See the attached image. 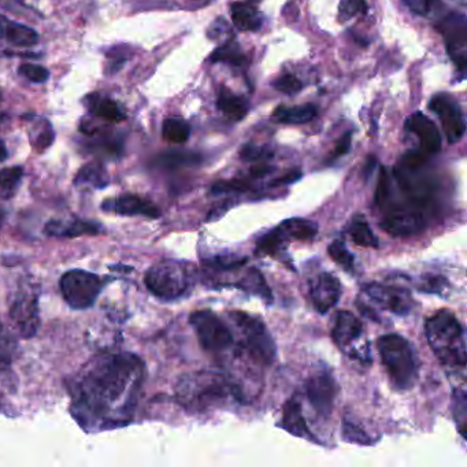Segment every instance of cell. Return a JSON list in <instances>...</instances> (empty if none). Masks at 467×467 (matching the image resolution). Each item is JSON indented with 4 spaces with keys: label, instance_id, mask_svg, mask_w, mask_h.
<instances>
[{
    "label": "cell",
    "instance_id": "1",
    "mask_svg": "<svg viewBox=\"0 0 467 467\" xmlns=\"http://www.w3.org/2000/svg\"><path fill=\"white\" fill-rule=\"evenodd\" d=\"M144 374L143 360L130 352L92 358L67 382L73 417L88 431L128 425L138 407Z\"/></svg>",
    "mask_w": 467,
    "mask_h": 467
},
{
    "label": "cell",
    "instance_id": "2",
    "mask_svg": "<svg viewBox=\"0 0 467 467\" xmlns=\"http://www.w3.org/2000/svg\"><path fill=\"white\" fill-rule=\"evenodd\" d=\"M176 396L180 404L190 411H204L225 406L229 400L242 401L239 388L215 371H193L177 382Z\"/></svg>",
    "mask_w": 467,
    "mask_h": 467
},
{
    "label": "cell",
    "instance_id": "3",
    "mask_svg": "<svg viewBox=\"0 0 467 467\" xmlns=\"http://www.w3.org/2000/svg\"><path fill=\"white\" fill-rule=\"evenodd\" d=\"M426 337L433 354L447 366H466V335L455 314L440 310L426 321Z\"/></svg>",
    "mask_w": 467,
    "mask_h": 467
},
{
    "label": "cell",
    "instance_id": "4",
    "mask_svg": "<svg viewBox=\"0 0 467 467\" xmlns=\"http://www.w3.org/2000/svg\"><path fill=\"white\" fill-rule=\"evenodd\" d=\"M147 289L163 302L182 299L195 284V272L185 262L163 259L150 267L144 277Z\"/></svg>",
    "mask_w": 467,
    "mask_h": 467
},
{
    "label": "cell",
    "instance_id": "5",
    "mask_svg": "<svg viewBox=\"0 0 467 467\" xmlns=\"http://www.w3.org/2000/svg\"><path fill=\"white\" fill-rule=\"evenodd\" d=\"M381 362L399 389H410L418 379L417 362L411 344L403 336L389 333L377 341Z\"/></svg>",
    "mask_w": 467,
    "mask_h": 467
},
{
    "label": "cell",
    "instance_id": "6",
    "mask_svg": "<svg viewBox=\"0 0 467 467\" xmlns=\"http://www.w3.org/2000/svg\"><path fill=\"white\" fill-rule=\"evenodd\" d=\"M39 284L32 278H24L10 297V319L21 337H34L39 330Z\"/></svg>",
    "mask_w": 467,
    "mask_h": 467
},
{
    "label": "cell",
    "instance_id": "7",
    "mask_svg": "<svg viewBox=\"0 0 467 467\" xmlns=\"http://www.w3.org/2000/svg\"><path fill=\"white\" fill-rule=\"evenodd\" d=\"M231 318L242 332V344L248 355L261 365H272L275 359V344L264 321L243 311H234Z\"/></svg>",
    "mask_w": 467,
    "mask_h": 467
},
{
    "label": "cell",
    "instance_id": "8",
    "mask_svg": "<svg viewBox=\"0 0 467 467\" xmlns=\"http://www.w3.org/2000/svg\"><path fill=\"white\" fill-rule=\"evenodd\" d=\"M103 285L105 283L99 275L81 269L65 273L59 281L62 296L75 310L92 307L99 297Z\"/></svg>",
    "mask_w": 467,
    "mask_h": 467
},
{
    "label": "cell",
    "instance_id": "9",
    "mask_svg": "<svg viewBox=\"0 0 467 467\" xmlns=\"http://www.w3.org/2000/svg\"><path fill=\"white\" fill-rule=\"evenodd\" d=\"M317 232H318V226L313 221L291 218L262 236L258 242V251L267 255H275L284 250L286 243L308 242L316 237Z\"/></svg>",
    "mask_w": 467,
    "mask_h": 467
},
{
    "label": "cell",
    "instance_id": "10",
    "mask_svg": "<svg viewBox=\"0 0 467 467\" xmlns=\"http://www.w3.org/2000/svg\"><path fill=\"white\" fill-rule=\"evenodd\" d=\"M381 228L392 236L407 237L420 234L425 226V213L406 202L388 201L381 207Z\"/></svg>",
    "mask_w": 467,
    "mask_h": 467
},
{
    "label": "cell",
    "instance_id": "11",
    "mask_svg": "<svg viewBox=\"0 0 467 467\" xmlns=\"http://www.w3.org/2000/svg\"><path fill=\"white\" fill-rule=\"evenodd\" d=\"M190 322L198 336L199 343L206 351L223 352L234 344L231 330L213 311H195L191 314Z\"/></svg>",
    "mask_w": 467,
    "mask_h": 467
},
{
    "label": "cell",
    "instance_id": "12",
    "mask_svg": "<svg viewBox=\"0 0 467 467\" xmlns=\"http://www.w3.org/2000/svg\"><path fill=\"white\" fill-rule=\"evenodd\" d=\"M363 294L382 310L395 316H409L414 307V299L407 289L387 284L370 283L362 288Z\"/></svg>",
    "mask_w": 467,
    "mask_h": 467
},
{
    "label": "cell",
    "instance_id": "13",
    "mask_svg": "<svg viewBox=\"0 0 467 467\" xmlns=\"http://www.w3.org/2000/svg\"><path fill=\"white\" fill-rule=\"evenodd\" d=\"M439 31L444 36L447 51L453 64L461 72H464L467 67L466 17L451 13L440 23Z\"/></svg>",
    "mask_w": 467,
    "mask_h": 467
},
{
    "label": "cell",
    "instance_id": "14",
    "mask_svg": "<svg viewBox=\"0 0 467 467\" xmlns=\"http://www.w3.org/2000/svg\"><path fill=\"white\" fill-rule=\"evenodd\" d=\"M429 109L439 117L444 128L445 136L451 144L458 143L466 133V122L461 106L447 94H439L431 98Z\"/></svg>",
    "mask_w": 467,
    "mask_h": 467
},
{
    "label": "cell",
    "instance_id": "15",
    "mask_svg": "<svg viewBox=\"0 0 467 467\" xmlns=\"http://www.w3.org/2000/svg\"><path fill=\"white\" fill-rule=\"evenodd\" d=\"M362 336L363 325L360 324L359 319L349 311H338L332 329L333 341L341 351L366 363L362 352L357 347V343Z\"/></svg>",
    "mask_w": 467,
    "mask_h": 467
},
{
    "label": "cell",
    "instance_id": "16",
    "mask_svg": "<svg viewBox=\"0 0 467 467\" xmlns=\"http://www.w3.org/2000/svg\"><path fill=\"white\" fill-rule=\"evenodd\" d=\"M306 393L317 414L322 417H329L332 414L337 387H336L335 377L329 371L324 370L311 377L306 387Z\"/></svg>",
    "mask_w": 467,
    "mask_h": 467
},
{
    "label": "cell",
    "instance_id": "17",
    "mask_svg": "<svg viewBox=\"0 0 467 467\" xmlns=\"http://www.w3.org/2000/svg\"><path fill=\"white\" fill-rule=\"evenodd\" d=\"M102 210L106 213L117 215H143V217H161V210L149 199L141 198L135 193H125L117 198L108 199L103 202Z\"/></svg>",
    "mask_w": 467,
    "mask_h": 467
},
{
    "label": "cell",
    "instance_id": "18",
    "mask_svg": "<svg viewBox=\"0 0 467 467\" xmlns=\"http://www.w3.org/2000/svg\"><path fill=\"white\" fill-rule=\"evenodd\" d=\"M311 300L319 314H327L338 303L341 295L340 281L330 273H321L311 281Z\"/></svg>",
    "mask_w": 467,
    "mask_h": 467
},
{
    "label": "cell",
    "instance_id": "19",
    "mask_svg": "<svg viewBox=\"0 0 467 467\" xmlns=\"http://www.w3.org/2000/svg\"><path fill=\"white\" fill-rule=\"evenodd\" d=\"M406 128L417 136L425 154H437L441 150V136L439 130L425 114H412L407 119Z\"/></svg>",
    "mask_w": 467,
    "mask_h": 467
},
{
    "label": "cell",
    "instance_id": "20",
    "mask_svg": "<svg viewBox=\"0 0 467 467\" xmlns=\"http://www.w3.org/2000/svg\"><path fill=\"white\" fill-rule=\"evenodd\" d=\"M46 234L53 237L95 236L102 232V225L94 221L72 218V220H53L46 223Z\"/></svg>",
    "mask_w": 467,
    "mask_h": 467
},
{
    "label": "cell",
    "instance_id": "21",
    "mask_svg": "<svg viewBox=\"0 0 467 467\" xmlns=\"http://www.w3.org/2000/svg\"><path fill=\"white\" fill-rule=\"evenodd\" d=\"M84 105L88 109L91 116L97 117L105 122H121L125 119V114L116 100L105 97L102 94H91L84 99Z\"/></svg>",
    "mask_w": 467,
    "mask_h": 467
},
{
    "label": "cell",
    "instance_id": "22",
    "mask_svg": "<svg viewBox=\"0 0 467 467\" xmlns=\"http://www.w3.org/2000/svg\"><path fill=\"white\" fill-rule=\"evenodd\" d=\"M232 21L242 32H258L262 28L264 17L255 6L243 2H234L231 6Z\"/></svg>",
    "mask_w": 467,
    "mask_h": 467
},
{
    "label": "cell",
    "instance_id": "23",
    "mask_svg": "<svg viewBox=\"0 0 467 467\" xmlns=\"http://www.w3.org/2000/svg\"><path fill=\"white\" fill-rule=\"evenodd\" d=\"M110 184V177L108 171L99 161L87 163L78 171L75 177L76 187H89L94 190H102Z\"/></svg>",
    "mask_w": 467,
    "mask_h": 467
},
{
    "label": "cell",
    "instance_id": "24",
    "mask_svg": "<svg viewBox=\"0 0 467 467\" xmlns=\"http://www.w3.org/2000/svg\"><path fill=\"white\" fill-rule=\"evenodd\" d=\"M283 428L289 433L297 437H306L311 439L310 431H308L307 423L303 417L302 406L296 399H289L283 410Z\"/></svg>",
    "mask_w": 467,
    "mask_h": 467
},
{
    "label": "cell",
    "instance_id": "25",
    "mask_svg": "<svg viewBox=\"0 0 467 467\" xmlns=\"http://www.w3.org/2000/svg\"><path fill=\"white\" fill-rule=\"evenodd\" d=\"M217 106L231 121H242L248 114L247 100L239 97V95L234 94L229 88L221 89Z\"/></svg>",
    "mask_w": 467,
    "mask_h": 467
},
{
    "label": "cell",
    "instance_id": "26",
    "mask_svg": "<svg viewBox=\"0 0 467 467\" xmlns=\"http://www.w3.org/2000/svg\"><path fill=\"white\" fill-rule=\"evenodd\" d=\"M317 117V108L314 105L280 106L273 113V119L281 124H307Z\"/></svg>",
    "mask_w": 467,
    "mask_h": 467
},
{
    "label": "cell",
    "instance_id": "27",
    "mask_svg": "<svg viewBox=\"0 0 467 467\" xmlns=\"http://www.w3.org/2000/svg\"><path fill=\"white\" fill-rule=\"evenodd\" d=\"M234 286L243 289V291L248 292V294L256 295V296L262 297L266 302H272V291L267 286L266 281H265L264 275L259 270L250 269L236 284Z\"/></svg>",
    "mask_w": 467,
    "mask_h": 467
},
{
    "label": "cell",
    "instance_id": "28",
    "mask_svg": "<svg viewBox=\"0 0 467 467\" xmlns=\"http://www.w3.org/2000/svg\"><path fill=\"white\" fill-rule=\"evenodd\" d=\"M210 62L214 64H226L231 67H240L247 64V57L243 53L239 43L234 40H229L225 45L218 47L214 53L210 56Z\"/></svg>",
    "mask_w": 467,
    "mask_h": 467
},
{
    "label": "cell",
    "instance_id": "29",
    "mask_svg": "<svg viewBox=\"0 0 467 467\" xmlns=\"http://www.w3.org/2000/svg\"><path fill=\"white\" fill-rule=\"evenodd\" d=\"M202 158L198 154L188 151H169L160 155L155 160V165L166 171H176V169L188 168L201 163Z\"/></svg>",
    "mask_w": 467,
    "mask_h": 467
},
{
    "label": "cell",
    "instance_id": "30",
    "mask_svg": "<svg viewBox=\"0 0 467 467\" xmlns=\"http://www.w3.org/2000/svg\"><path fill=\"white\" fill-rule=\"evenodd\" d=\"M349 236L352 242L360 247L377 248L379 247V239L374 234L373 229L368 225V221L362 215H357L349 223Z\"/></svg>",
    "mask_w": 467,
    "mask_h": 467
},
{
    "label": "cell",
    "instance_id": "31",
    "mask_svg": "<svg viewBox=\"0 0 467 467\" xmlns=\"http://www.w3.org/2000/svg\"><path fill=\"white\" fill-rule=\"evenodd\" d=\"M6 40L9 45L16 47H34L39 43L40 37L35 29L24 26V24L12 21L7 29Z\"/></svg>",
    "mask_w": 467,
    "mask_h": 467
},
{
    "label": "cell",
    "instance_id": "32",
    "mask_svg": "<svg viewBox=\"0 0 467 467\" xmlns=\"http://www.w3.org/2000/svg\"><path fill=\"white\" fill-rule=\"evenodd\" d=\"M37 119L39 121L36 124L34 121V125H32L31 143L37 152H45L56 141V132H54L53 125L50 124V121L45 119Z\"/></svg>",
    "mask_w": 467,
    "mask_h": 467
},
{
    "label": "cell",
    "instance_id": "33",
    "mask_svg": "<svg viewBox=\"0 0 467 467\" xmlns=\"http://www.w3.org/2000/svg\"><path fill=\"white\" fill-rule=\"evenodd\" d=\"M24 169L21 166L5 168L0 171V196L9 201L17 192L23 182Z\"/></svg>",
    "mask_w": 467,
    "mask_h": 467
},
{
    "label": "cell",
    "instance_id": "34",
    "mask_svg": "<svg viewBox=\"0 0 467 467\" xmlns=\"http://www.w3.org/2000/svg\"><path fill=\"white\" fill-rule=\"evenodd\" d=\"M190 135V125H188L184 119L171 117V119H166L165 121H163L162 136L169 143H187Z\"/></svg>",
    "mask_w": 467,
    "mask_h": 467
},
{
    "label": "cell",
    "instance_id": "35",
    "mask_svg": "<svg viewBox=\"0 0 467 467\" xmlns=\"http://www.w3.org/2000/svg\"><path fill=\"white\" fill-rule=\"evenodd\" d=\"M20 346L13 333L0 322V366L12 365L18 357Z\"/></svg>",
    "mask_w": 467,
    "mask_h": 467
},
{
    "label": "cell",
    "instance_id": "36",
    "mask_svg": "<svg viewBox=\"0 0 467 467\" xmlns=\"http://www.w3.org/2000/svg\"><path fill=\"white\" fill-rule=\"evenodd\" d=\"M343 437L346 441L359 445H370L376 441V440L371 439L370 434H368L362 426L352 422V420L347 417L344 418L343 420Z\"/></svg>",
    "mask_w": 467,
    "mask_h": 467
},
{
    "label": "cell",
    "instance_id": "37",
    "mask_svg": "<svg viewBox=\"0 0 467 467\" xmlns=\"http://www.w3.org/2000/svg\"><path fill=\"white\" fill-rule=\"evenodd\" d=\"M327 254H329L330 258H332L336 264L340 265L344 269L348 270V272L354 270V254L347 248V245L344 244L341 240H335V242L329 245V248H327Z\"/></svg>",
    "mask_w": 467,
    "mask_h": 467
},
{
    "label": "cell",
    "instance_id": "38",
    "mask_svg": "<svg viewBox=\"0 0 467 467\" xmlns=\"http://www.w3.org/2000/svg\"><path fill=\"white\" fill-rule=\"evenodd\" d=\"M453 414H455L456 423H458L459 431L462 436L466 437L467 422V398L464 388L453 390Z\"/></svg>",
    "mask_w": 467,
    "mask_h": 467
},
{
    "label": "cell",
    "instance_id": "39",
    "mask_svg": "<svg viewBox=\"0 0 467 467\" xmlns=\"http://www.w3.org/2000/svg\"><path fill=\"white\" fill-rule=\"evenodd\" d=\"M204 264L209 269L217 270V272H232L244 266L247 264V258L234 255L214 256V258L206 259Z\"/></svg>",
    "mask_w": 467,
    "mask_h": 467
},
{
    "label": "cell",
    "instance_id": "40",
    "mask_svg": "<svg viewBox=\"0 0 467 467\" xmlns=\"http://www.w3.org/2000/svg\"><path fill=\"white\" fill-rule=\"evenodd\" d=\"M404 4L420 17H434L442 9L441 0H404Z\"/></svg>",
    "mask_w": 467,
    "mask_h": 467
},
{
    "label": "cell",
    "instance_id": "41",
    "mask_svg": "<svg viewBox=\"0 0 467 467\" xmlns=\"http://www.w3.org/2000/svg\"><path fill=\"white\" fill-rule=\"evenodd\" d=\"M368 12V5L366 0H341L340 9H338V21L346 23L351 20L358 13Z\"/></svg>",
    "mask_w": 467,
    "mask_h": 467
},
{
    "label": "cell",
    "instance_id": "42",
    "mask_svg": "<svg viewBox=\"0 0 467 467\" xmlns=\"http://www.w3.org/2000/svg\"><path fill=\"white\" fill-rule=\"evenodd\" d=\"M128 47H116L110 50L108 56V64H106L105 73L108 76H114L119 73L124 67L125 62L128 61Z\"/></svg>",
    "mask_w": 467,
    "mask_h": 467
},
{
    "label": "cell",
    "instance_id": "43",
    "mask_svg": "<svg viewBox=\"0 0 467 467\" xmlns=\"http://www.w3.org/2000/svg\"><path fill=\"white\" fill-rule=\"evenodd\" d=\"M18 75L28 78L32 83L43 84L50 78V72L46 67L35 64H23L18 67Z\"/></svg>",
    "mask_w": 467,
    "mask_h": 467
},
{
    "label": "cell",
    "instance_id": "44",
    "mask_svg": "<svg viewBox=\"0 0 467 467\" xmlns=\"http://www.w3.org/2000/svg\"><path fill=\"white\" fill-rule=\"evenodd\" d=\"M273 87H275L277 91L283 92V94L295 95L302 91L303 84L300 83L296 76L283 75L273 81Z\"/></svg>",
    "mask_w": 467,
    "mask_h": 467
},
{
    "label": "cell",
    "instance_id": "45",
    "mask_svg": "<svg viewBox=\"0 0 467 467\" xmlns=\"http://www.w3.org/2000/svg\"><path fill=\"white\" fill-rule=\"evenodd\" d=\"M390 192H392V187H390L389 174H388L387 169L382 168L376 190V204L379 209L387 203Z\"/></svg>",
    "mask_w": 467,
    "mask_h": 467
},
{
    "label": "cell",
    "instance_id": "46",
    "mask_svg": "<svg viewBox=\"0 0 467 467\" xmlns=\"http://www.w3.org/2000/svg\"><path fill=\"white\" fill-rule=\"evenodd\" d=\"M250 190V184L242 180H232V182H218L213 185V193L245 192Z\"/></svg>",
    "mask_w": 467,
    "mask_h": 467
},
{
    "label": "cell",
    "instance_id": "47",
    "mask_svg": "<svg viewBox=\"0 0 467 467\" xmlns=\"http://www.w3.org/2000/svg\"><path fill=\"white\" fill-rule=\"evenodd\" d=\"M240 158L245 162H256V161H265L267 158H272V152L267 151L264 147L254 146V144H247L243 147L240 151Z\"/></svg>",
    "mask_w": 467,
    "mask_h": 467
},
{
    "label": "cell",
    "instance_id": "48",
    "mask_svg": "<svg viewBox=\"0 0 467 467\" xmlns=\"http://www.w3.org/2000/svg\"><path fill=\"white\" fill-rule=\"evenodd\" d=\"M351 138L352 133L347 132L346 135L336 143L335 150H333L332 154H330L329 162H335L336 160H338V158L343 157V155H346L347 152L349 151V149H351Z\"/></svg>",
    "mask_w": 467,
    "mask_h": 467
},
{
    "label": "cell",
    "instance_id": "49",
    "mask_svg": "<svg viewBox=\"0 0 467 467\" xmlns=\"http://www.w3.org/2000/svg\"><path fill=\"white\" fill-rule=\"evenodd\" d=\"M445 286H447V280H444L442 277L433 275V277H429L426 278L425 281H422V286H420V289L428 292V294H440V292L445 291Z\"/></svg>",
    "mask_w": 467,
    "mask_h": 467
},
{
    "label": "cell",
    "instance_id": "50",
    "mask_svg": "<svg viewBox=\"0 0 467 467\" xmlns=\"http://www.w3.org/2000/svg\"><path fill=\"white\" fill-rule=\"evenodd\" d=\"M302 177V171H294L286 173L285 176L280 177V179L273 180L270 182V187H281V185L292 184V182H297Z\"/></svg>",
    "mask_w": 467,
    "mask_h": 467
},
{
    "label": "cell",
    "instance_id": "51",
    "mask_svg": "<svg viewBox=\"0 0 467 467\" xmlns=\"http://www.w3.org/2000/svg\"><path fill=\"white\" fill-rule=\"evenodd\" d=\"M225 20L223 18H218L217 21L213 23V26H210L209 29V37L210 39H217V37L223 36L225 32L229 31L228 26H226Z\"/></svg>",
    "mask_w": 467,
    "mask_h": 467
},
{
    "label": "cell",
    "instance_id": "52",
    "mask_svg": "<svg viewBox=\"0 0 467 467\" xmlns=\"http://www.w3.org/2000/svg\"><path fill=\"white\" fill-rule=\"evenodd\" d=\"M272 171L273 169L267 165L255 166V168H253V171H251V176L258 179V177H264L266 176V174L272 173Z\"/></svg>",
    "mask_w": 467,
    "mask_h": 467
},
{
    "label": "cell",
    "instance_id": "53",
    "mask_svg": "<svg viewBox=\"0 0 467 467\" xmlns=\"http://www.w3.org/2000/svg\"><path fill=\"white\" fill-rule=\"evenodd\" d=\"M12 21L9 18L5 17L4 15H0V39H6L7 29Z\"/></svg>",
    "mask_w": 467,
    "mask_h": 467
},
{
    "label": "cell",
    "instance_id": "54",
    "mask_svg": "<svg viewBox=\"0 0 467 467\" xmlns=\"http://www.w3.org/2000/svg\"><path fill=\"white\" fill-rule=\"evenodd\" d=\"M7 157H9V151H7L6 144L4 140H0V162L6 161Z\"/></svg>",
    "mask_w": 467,
    "mask_h": 467
},
{
    "label": "cell",
    "instance_id": "55",
    "mask_svg": "<svg viewBox=\"0 0 467 467\" xmlns=\"http://www.w3.org/2000/svg\"><path fill=\"white\" fill-rule=\"evenodd\" d=\"M6 119H7L6 114L0 113V124H2V122H4V121H6Z\"/></svg>",
    "mask_w": 467,
    "mask_h": 467
},
{
    "label": "cell",
    "instance_id": "56",
    "mask_svg": "<svg viewBox=\"0 0 467 467\" xmlns=\"http://www.w3.org/2000/svg\"><path fill=\"white\" fill-rule=\"evenodd\" d=\"M2 217H4V212H0V220H2Z\"/></svg>",
    "mask_w": 467,
    "mask_h": 467
}]
</instances>
